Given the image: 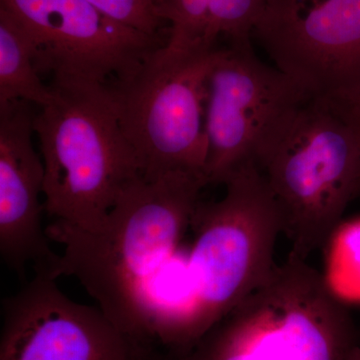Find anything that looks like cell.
<instances>
[{"mask_svg": "<svg viewBox=\"0 0 360 360\" xmlns=\"http://www.w3.org/2000/svg\"><path fill=\"white\" fill-rule=\"evenodd\" d=\"M205 177L170 172L129 184L98 231L56 219L46 229L63 255L51 276L75 277L106 316L146 349L153 285L174 258L200 205Z\"/></svg>", "mask_w": 360, "mask_h": 360, "instance_id": "cell-1", "label": "cell"}, {"mask_svg": "<svg viewBox=\"0 0 360 360\" xmlns=\"http://www.w3.org/2000/svg\"><path fill=\"white\" fill-rule=\"evenodd\" d=\"M54 99L34 116L44 165V210L86 231L103 226L120 194L142 175L112 91L84 82L49 85Z\"/></svg>", "mask_w": 360, "mask_h": 360, "instance_id": "cell-2", "label": "cell"}, {"mask_svg": "<svg viewBox=\"0 0 360 360\" xmlns=\"http://www.w3.org/2000/svg\"><path fill=\"white\" fill-rule=\"evenodd\" d=\"M354 321L321 272L288 257L184 354L162 360H354Z\"/></svg>", "mask_w": 360, "mask_h": 360, "instance_id": "cell-3", "label": "cell"}, {"mask_svg": "<svg viewBox=\"0 0 360 360\" xmlns=\"http://www.w3.org/2000/svg\"><path fill=\"white\" fill-rule=\"evenodd\" d=\"M257 167L281 213L288 257L307 262L360 196V132L326 99L312 97Z\"/></svg>", "mask_w": 360, "mask_h": 360, "instance_id": "cell-4", "label": "cell"}, {"mask_svg": "<svg viewBox=\"0 0 360 360\" xmlns=\"http://www.w3.org/2000/svg\"><path fill=\"white\" fill-rule=\"evenodd\" d=\"M219 201H200L186 274L198 340L224 315L269 281L274 248L283 232L281 213L255 163L224 182Z\"/></svg>", "mask_w": 360, "mask_h": 360, "instance_id": "cell-5", "label": "cell"}, {"mask_svg": "<svg viewBox=\"0 0 360 360\" xmlns=\"http://www.w3.org/2000/svg\"><path fill=\"white\" fill-rule=\"evenodd\" d=\"M217 49L172 51L165 45L134 78L111 89L143 176L186 172L206 179V96Z\"/></svg>", "mask_w": 360, "mask_h": 360, "instance_id": "cell-6", "label": "cell"}, {"mask_svg": "<svg viewBox=\"0 0 360 360\" xmlns=\"http://www.w3.org/2000/svg\"><path fill=\"white\" fill-rule=\"evenodd\" d=\"M310 98L290 75L262 63L250 40L219 47L206 96L207 184H224L243 165H257Z\"/></svg>", "mask_w": 360, "mask_h": 360, "instance_id": "cell-7", "label": "cell"}, {"mask_svg": "<svg viewBox=\"0 0 360 360\" xmlns=\"http://www.w3.org/2000/svg\"><path fill=\"white\" fill-rule=\"evenodd\" d=\"M32 40L39 75L113 89L167 44L111 20L85 0H0Z\"/></svg>", "mask_w": 360, "mask_h": 360, "instance_id": "cell-8", "label": "cell"}, {"mask_svg": "<svg viewBox=\"0 0 360 360\" xmlns=\"http://www.w3.org/2000/svg\"><path fill=\"white\" fill-rule=\"evenodd\" d=\"M0 360H155L98 307L70 300L35 272L1 303Z\"/></svg>", "mask_w": 360, "mask_h": 360, "instance_id": "cell-9", "label": "cell"}, {"mask_svg": "<svg viewBox=\"0 0 360 360\" xmlns=\"http://www.w3.org/2000/svg\"><path fill=\"white\" fill-rule=\"evenodd\" d=\"M253 34L274 66L312 97L360 92V0H321L307 11L267 9Z\"/></svg>", "mask_w": 360, "mask_h": 360, "instance_id": "cell-10", "label": "cell"}, {"mask_svg": "<svg viewBox=\"0 0 360 360\" xmlns=\"http://www.w3.org/2000/svg\"><path fill=\"white\" fill-rule=\"evenodd\" d=\"M34 116L26 101L0 104V257L20 277L27 264L51 276L59 259L41 224L45 174L33 146Z\"/></svg>", "mask_w": 360, "mask_h": 360, "instance_id": "cell-11", "label": "cell"}, {"mask_svg": "<svg viewBox=\"0 0 360 360\" xmlns=\"http://www.w3.org/2000/svg\"><path fill=\"white\" fill-rule=\"evenodd\" d=\"M54 99L34 63L32 40L11 13L0 7V104L23 101L40 108Z\"/></svg>", "mask_w": 360, "mask_h": 360, "instance_id": "cell-12", "label": "cell"}, {"mask_svg": "<svg viewBox=\"0 0 360 360\" xmlns=\"http://www.w3.org/2000/svg\"><path fill=\"white\" fill-rule=\"evenodd\" d=\"M329 290L341 302H360V219L340 224L323 246Z\"/></svg>", "mask_w": 360, "mask_h": 360, "instance_id": "cell-13", "label": "cell"}, {"mask_svg": "<svg viewBox=\"0 0 360 360\" xmlns=\"http://www.w3.org/2000/svg\"><path fill=\"white\" fill-rule=\"evenodd\" d=\"M271 0H210L205 44L217 47L220 37L232 42L248 41Z\"/></svg>", "mask_w": 360, "mask_h": 360, "instance_id": "cell-14", "label": "cell"}, {"mask_svg": "<svg viewBox=\"0 0 360 360\" xmlns=\"http://www.w3.org/2000/svg\"><path fill=\"white\" fill-rule=\"evenodd\" d=\"M208 9L210 0H161L160 16L168 27L165 47L172 51L210 49L205 44Z\"/></svg>", "mask_w": 360, "mask_h": 360, "instance_id": "cell-15", "label": "cell"}, {"mask_svg": "<svg viewBox=\"0 0 360 360\" xmlns=\"http://www.w3.org/2000/svg\"><path fill=\"white\" fill-rule=\"evenodd\" d=\"M111 20L134 30L167 37L168 27L161 18V0H85Z\"/></svg>", "mask_w": 360, "mask_h": 360, "instance_id": "cell-16", "label": "cell"}, {"mask_svg": "<svg viewBox=\"0 0 360 360\" xmlns=\"http://www.w3.org/2000/svg\"><path fill=\"white\" fill-rule=\"evenodd\" d=\"M328 101L338 112L352 123L360 132V92L350 96L326 97Z\"/></svg>", "mask_w": 360, "mask_h": 360, "instance_id": "cell-17", "label": "cell"}, {"mask_svg": "<svg viewBox=\"0 0 360 360\" xmlns=\"http://www.w3.org/2000/svg\"><path fill=\"white\" fill-rule=\"evenodd\" d=\"M307 0H271L269 8L276 11H298L304 6Z\"/></svg>", "mask_w": 360, "mask_h": 360, "instance_id": "cell-18", "label": "cell"}, {"mask_svg": "<svg viewBox=\"0 0 360 360\" xmlns=\"http://www.w3.org/2000/svg\"><path fill=\"white\" fill-rule=\"evenodd\" d=\"M354 360H360V350L359 354H357L356 357H355Z\"/></svg>", "mask_w": 360, "mask_h": 360, "instance_id": "cell-19", "label": "cell"}]
</instances>
